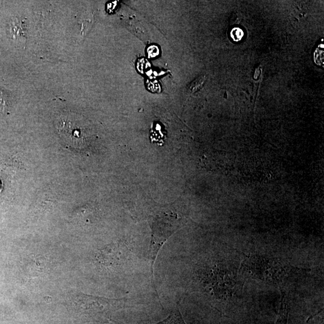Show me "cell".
<instances>
[{
    "label": "cell",
    "mask_w": 324,
    "mask_h": 324,
    "mask_svg": "<svg viewBox=\"0 0 324 324\" xmlns=\"http://www.w3.org/2000/svg\"><path fill=\"white\" fill-rule=\"evenodd\" d=\"M207 81V77L205 75L199 76L193 82L190 83L188 87L189 92L191 93H196L203 87Z\"/></svg>",
    "instance_id": "5b68a950"
},
{
    "label": "cell",
    "mask_w": 324,
    "mask_h": 324,
    "mask_svg": "<svg viewBox=\"0 0 324 324\" xmlns=\"http://www.w3.org/2000/svg\"><path fill=\"white\" fill-rule=\"evenodd\" d=\"M156 324H186L184 321L182 314L178 307V304L173 309L171 314L162 322Z\"/></svg>",
    "instance_id": "277c9868"
},
{
    "label": "cell",
    "mask_w": 324,
    "mask_h": 324,
    "mask_svg": "<svg viewBox=\"0 0 324 324\" xmlns=\"http://www.w3.org/2000/svg\"><path fill=\"white\" fill-rule=\"evenodd\" d=\"M10 29L13 38L26 37L27 29L25 22L15 19L10 23Z\"/></svg>",
    "instance_id": "3957f363"
},
{
    "label": "cell",
    "mask_w": 324,
    "mask_h": 324,
    "mask_svg": "<svg viewBox=\"0 0 324 324\" xmlns=\"http://www.w3.org/2000/svg\"><path fill=\"white\" fill-rule=\"evenodd\" d=\"M10 105V96L7 92L0 88V108L2 110L8 109Z\"/></svg>",
    "instance_id": "8992f818"
},
{
    "label": "cell",
    "mask_w": 324,
    "mask_h": 324,
    "mask_svg": "<svg viewBox=\"0 0 324 324\" xmlns=\"http://www.w3.org/2000/svg\"><path fill=\"white\" fill-rule=\"evenodd\" d=\"M289 313H290V306L286 299L285 292L282 290V300H281L279 315L275 324H288Z\"/></svg>",
    "instance_id": "7a4b0ae2"
},
{
    "label": "cell",
    "mask_w": 324,
    "mask_h": 324,
    "mask_svg": "<svg viewBox=\"0 0 324 324\" xmlns=\"http://www.w3.org/2000/svg\"><path fill=\"white\" fill-rule=\"evenodd\" d=\"M159 54V50L156 45L151 46L147 49V54L148 57L154 58L158 56Z\"/></svg>",
    "instance_id": "52a82bcc"
},
{
    "label": "cell",
    "mask_w": 324,
    "mask_h": 324,
    "mask_svg": "<svg viewBox=\"0 0 324 324\" xmlns=\"http://www.w3.org/2000/svg\"><path fill=\"white\" fill-rule=\"evenodd\" d=\"M182 218L177 213L174 212H159L151 216L149 222L152 231L148 258L150 262L151 277L156 293V288L154 280V266L159 251L169 238L182 228Z\"/></svg>",
    "instance_id": "6da1fadb"
}]
</instances>
